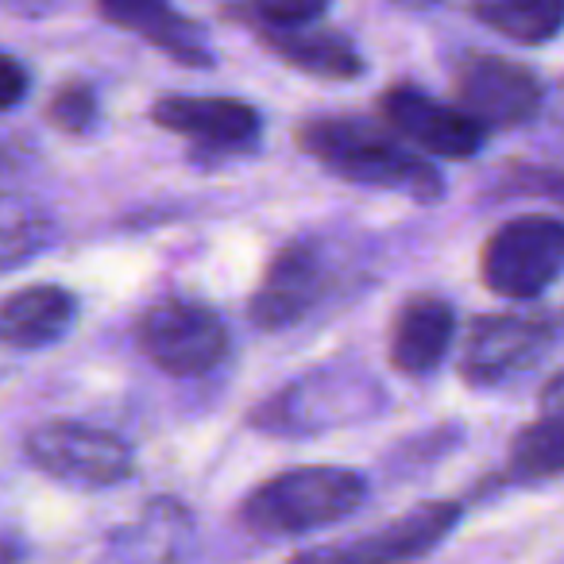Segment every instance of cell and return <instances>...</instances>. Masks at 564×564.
<instances>
[{"label":"cell","instance_id":"cell-24","mask_svg":"<svg viewBox=\"0 0 564 564\" xmlns=\"http://www.w3.org/2000/svg\"><path fill=\"white\" fill-rule=\"evenodd\" d=\"M394 4H402V9H433L437 0H394Z\"/></svg>","mask_w":564,"mask_h":564},{"label":"cell","instance_id":"cell-10","mask_svg":"<svg viewBox=\"0 0 564 564\" xmlns=\"http://www.w3.org/2000/svg\"><path fill=\"white\" fill-rule=\"evenodd\" d=\"M379 112L394 135L437 159H471L487 140V128L476 124L468 112L433 101L425 89L406 86V82L379 97Z\"/></svg>","mask_w":564,"mask_h":564},{"label":"cell","instance_id":"cell-17","mask_svg":"<svg viewBox=\"0 0 564 564\" xmlns=\"http://www.w3.org/2000/svg\"><path fill=\"white\" fill-rule=\"evenodd\" d=\"M510 476L514 479H553L564 476V387L549 394L545 410L525 425L510 445Z\"/></svg>","mask_w":564,"mask_h":564},{"label":"cell","instance_id":"cell-23","mask_svg":"<svg viewBox=\"0 0 564 564\" xmlns=\"http://www.w3.org/2000/svg\"><path fill=\"white\" fill-rule=\"evenodd\" d=\"M0 9L20 12V17H47V12L63 9V0H0Z\"/></svg>","mask_w":564,"mask_h":564},{"label":"cell","instance_id":"cell-3","mask_svg":"<svg viewBox=\"0 0 564 564\" xmlns=\"http://www.w3.org/2000/svg\"><path fill=\"white\" fill-rule=\"evenodd\" d=\"M383 406L387 391L371 379V371L352 368V364H329L274 391L251 414V422L282 437H314V433L368 422Z\"/></svg>","mask_w":564,"mask_h":564},{"label":"cell","instance_id":"cell-14","mask_svg":"<svg viewBox=\"0 0 564 564\" xmlns=\"http://www.w3.org/2000/svg\"><path fill=\"white\" fill-rule=\"evenodd\" d=\"M256 32L282 63H291L294 70H302V74H314V78L352 82L368 70L360 51L340 32H333V28H314V24L286 28V24H263V20H259Z\"/></svg>","mask_w":564,"mask_h":564},{"label":"cell","instance_id":"cell-13","mask_svg":"<svg viewBox=\"0 0 564 564\" xmlns=\"http://www.w3.org/2000/svg\"><path fill=\"white\" fill-rule=\"evenodd\" d=\"M456 314L437 294H417L402 302L391 325V364L402 376H430L453 348Z\"/></svg>","mask_w":564,"mask_h":564},{"label":"cell","instance_id":"cell-18","mask_svg":"<svg viewBox=\"0 0 564 564\" xmlns=\"http://www.w3.org/2000/svg\"><path fill=\"white\" fill-rule=\"evenodd\" d=\"M471 12L514 43H549L564 28V0H471Z\"/></svg>","mask_w":564,"mask_h":564},{"label":"cell","instance_id":"cell-20","mask_svg":"<svg viewBox=\"0 0 564 564\" xmlns=\"http://www.w3.org/2000/svg\"><path fill=\"white\" fill-rule=\"evenodd\" d=\"M333 0H256V12L263 24H314L325 17Z\"/></svg>","mask_w":564,"mask_h":564},{"label":"cell","instance_id":"cell-4","mask_svg":"<svg viewBox=\"0 0 564 564\" xmlns=\"http://www.w3.org/2000/svg\"><path fill=\"white\" fill-rule=\"evenodd\" d=\"M479 271L502 299H538L564 274V220L514 217L499 225L484 243Z\"/></svg>","mask_w":564,"mask_h":564},{"label":"cell","instance_id":"cell-8","mask_svg":"<svg viewBox=\"0 0 564 564\" xmlns=\"http://www.w3.org/2000/svg\"><path fill=\"white\" fill-rule=\"evenodd\" d=\"M561 322L553 314H487L468 329L460 376L476 387H499L553 352Z\"/></svg>","mask_w":564,"mask_h":564},{"label":"cell","instance_id":"cell-2","mask_svg":"<svg viewBox=\"0 0 564 564\" xmlns=\"http://www.w3.org/2000/svg\"><path fill=\"white\" fill-rule=\"evenodd\" d=\"M364 495H368V484L356 471L333 468V464H306V468L263 479L243 499L240 518L248 530L267 533V538H299V533L322 530L360 510Z\"/></svg>","mask_w":564,"mask_h":564},{"label":"cell","instance_id":"cell-1","mask_svg":"<svg viewBox=\"0 0 564 564\" xmlns=\"http://www.w3.org/2000/svg\"><path fill=\"white\" fill-rule=\"evenodd\" d=\"M299 143L306 155L329 166L337 178L371 189H394L414 202H441L445 178L417 151L402 148L394 132L371 128L368 120L352 117H314L299 128Z\"/></svg>","mask_w":564,"mask_h":564},{"label":"cell","instance_id":"cell-16","mask_svg":"<svg viewBox=\"0 0 564 564\" xmlns=\"http://www.w3.org/2000/svg\"><path fill=\"white\" fill-rule=\"evenodd\" d=\"M78 302L63 286H28L0 302V340L17 348H47L70 333Z\"/></svg>","mask_w":564,"mask_h":564},{"label":"cell","instance_id":"cell-7","mask_svg":"<svg viewBox=\"0 0 564 564\" xmlns=\"http://www.w3.org/2000/svg\"><path fill=\"white\" fill-rule=\"evenodd\" d=\"M460 514V502H422L364 538L302 549L291 556V564H414L456 530Z\"/></svg>","mask_w":564,"mask_h":564},{"label":"cell","instance_id":"cell-22","mask_svg":"<svg viewBox=\"0 0 564 564\" xmlns=\"http://www.w3.org/2000/svg\"><path fill=\"white\" fill-rule=\"evenodd\" d=\"M28 97V70L20 66V58L0 51V112L17 109Z\"/></svg>","mask_w":564,"mask_h":564},{"label":"cell","instance_id":"cell-15","mask_svg":"<svg viewBox=\"0 0 564 564\" xmlns=\"http://www.w3.org/2000/svg\"><path fill=\"white\" fill-rule=\"evenodd\" d=\"M97 9L109 24L135 32L171 55L182 66H213V55L205 47V35L197 24L171 9V0H97Z\"/></svg>","mask_w":564,"mask_h":564},{"label":"cell","instance_id":"cell-11","mask_svg":"<svg viewBox=\"0 0 564 564\" xmlns=\"http://www.w3.org/2000/svg\"><path fill=\"white\" fill-rule=\"evenodd\" d=\"M322 291H325L322 256L310 243H286L267 263L263 282H259V291L248 302V314L267 333L291 329V325H299L322 302Z\"/></svg>","mask_w":564,"mask_h":564},{"label":"cell","instance_id":"cell-12","mask_svg":"<svg viewBox=\"0 0 564 564\" xmlns=\"http://www.w3.org/2000/svg\"><path fill=\"white\" fill-rule=\"evenodd\" d=\"M151 120L174 135H186L202 151H240L259 135V112L236 97H159Z\"/></svg>","mask_w":564,"mask_h":564},{"label":"cell","instance_id":"cell-5","mask_svg":"<svg viewBox=\"0 0 564 564\" xmlns=\"http://www.w3.org/2000/svg\"><path fill=\"white\" fill-rule=\"evenodd\" d=\"M140 348L166 376H205L228 352V329L209 306L194 299H159L135 325Z\"/></svg>","mask_w":564,"mask_h":564},{"label":"cell","instance_id":"cell-21","mask_svg":"<svg viewBox=\"0 0 564 564\" xmlns=\"http://www.w3.org/2000/svg\"><path fill=\"white\" fill-rule=\"evenodd\" d=\"M507 186L514 189V194H538L564 209V171H549V166H514V171L507 174Z\"/></svg>","mask_w":564,"mask_h":564},{"label":"cell","instance_id":"cell-6","mask_svg":"<svg viewBox=\"0 0 564 564\" xmlns=\"http://www.w3.org/2000/svg\"><path fill=\"white\" fill-rule=\"evenodd\" d=\"M28 456L40 471L70 487L124 484L135 468L132 445L86 422H43L28 433Z\"/></svg>","mask_w":564,"mask_h":564},{"label":"cell","instance_id":"cell-9","mask_svg":"<svg viewBox=\"0 0 564 564\" xmlns=\"http://www.w3.org/2000/svg\"><path fill=\"white\" fill-rule=\"evenodd\" d=\"M456 109L484 128H522L541 109V82L502 55H471L456 66Z\"/></svg>","mask_w":564,"mask_h":564},{"label":"cell","instance_id":"cell-19","mask_svg":"<svg viewBox=\"0 0 564 564\" xmlns=\"http://www.w3.org/2000/svg\"><path fill=\"white\" fill-rule=\"evenodd\" d=\"M97 117V97L89 86H82V82H70V86H63L55 94V101H51V120H55L63 132H86L89 124H94Z\"/></svg>","mask_w":564,"mask_h":564}]
</instances>
